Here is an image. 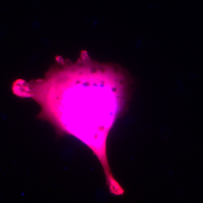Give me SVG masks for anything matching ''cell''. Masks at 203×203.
<instances>
[{"mask_svg":"<svg viewBox=\"0 0 203 203\" xmlns=\"http://www.w3.org/2000/svg\"><path fill=\"white\" fill-rule=\"evenodd\" d=\"M75 81L62 90L58 103L44 108L41 116L59 127L84 104L81 124L75 135L95 152L104 169L109 168L106 155V136L100 129L87 104L102 114L115 122L121 114L128 95L129 83L126 77L113 67L100 68L91 79Z\"/></svg>","mask_w":203,"mask_h":203,"instance_id":"cell-1","label":"cell"}]
</instances>
